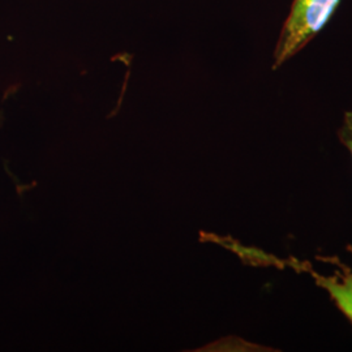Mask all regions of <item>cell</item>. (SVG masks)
<instances>
[{
    "instance_id": "cell-3",
    "label": "cell",
    "mask_w": 352,
    "mask_h": 352,
    "mask_svg": "<svg viewBox=\"0 0 352 352\" xmlns=\"http://www.w3.org/2000/svg\"><path fill=\"white\" fill-rule=\"evenodd\" d=\"M340 140L350 151L352 158V111H347L343 116V123L340 128Z\"/></svg>"
},
{
    "instance_id": "cell-2",
    "label": "cell",
    "mask_w": 352,
    "mask_h": 352,
    "mask_svg": "<svg viewBox=\"0 0 352 352\" xmlns=\"http://www.w3.org/2000/svg\"><path fill=\"white\" fill-rule=\"evenodd\" d=\"M316 283L327 291L330 299L352 324V273L327 277L312 272Z\"/></svg>"
},
{
    "instance_id": "cell-1",
    "label": "cell",
    "mask_w": 352,
    "mask_h": 352,
    "mask_svg": "<svg viewBox=\"0 0 352 352\" xmlns=\"http://www.w3.org/2000/svg\"><path fill=\"white\" fill-rule=\"evenodd\" d=\"M340 0H294L280 29L274 50L273 69L294 58L324 29Z\"/></svg>"
}]
</instances>
